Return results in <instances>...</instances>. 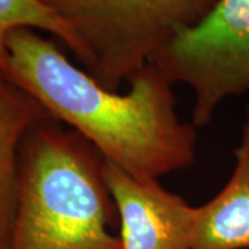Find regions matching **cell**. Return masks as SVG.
<instances>
[{
  "label": "cell",
  "mask_w": 249,
  "mask_h": 249,
  "mask_svg": "<svg viewBox=\"0 0 249 249\" xmlns=\"http://www.w3.org/2000/svg\"><path fill=\"white\" fill-rule=\"evenodd\" d=\"M122 249H193L196 206L160 180L139 178L104 160Z\"/></svg>",
  "instance_id": "obj_5"
},
{
  "label": "cell",
  "mask_w": 249,
  "mask_h": 249,
  "mask_svg": "<svg viewBox=\"0 0 249 249\" xmlns=\"http://www.w3.org/2000/svg\"><path fill=\"white\" fill-rule=\"evenodd\" d=\"M40 1L71 27L82 68L101 86L119 90L219 0Z\"/></svg>",
  "instance_id": "obj_3"
},
{
  "label": "cell",
  "mask_w": 249,
  "mask_h": 249,
  "mask_svg": "<svg viewBox=\"0 0 249 249\" xmlns=\"http://www.w3.org/2000/svg\"><path fill=\"white\" fill-rule=\"evenodd\" d=\"M229 181L196 206L193 249H249V119L242 124Z\"/></svg>",
  "instance_id": "obj_6"
},
{
  "label": "cell",
  "mask_w": 249,
  "mask_h": 249,
  "mask_svg": "<svg viewBox=\"0 0 249 249\" xmlns=\"http://www.w3.org/2000/svg\"><path fill=\"white\" fill-rule=\"evenodd\" d=\"M47 118L53 116L0 67V249L9 248L21 145L29 130Z\"/></svg>",
  "instance_id": "obj_7"
},
{
  "label": "cell",
  "mask_w": 249,
  "mask_h": 249,
  "mask_svg": "<svg viewBox=\"0 0 249 249\" xmlns=\"http://www.w3.org/2000/svg\"><path fill=\"white\" fill-rule=\"evenodd\" d=\"M151 62L191 90V124L206 126L224 101L249 93V0H219Z\"/></svg>",
  "instance_id": "obj_4"
},
{
  "label": "cell",
  "mask_w": 249,
  "mask_h": 249,
  "mask_svg": "<svg viewBox=\"0 0 249 249\" xmlns=\"http://www.w3.org/2000/svg\"><path fill=\"white\" fill-rule=\"evenodd\" d=\"M6 50L10 78L54 119L85 137L104 160L151 180L194 165L196 127L178 116L175 85L154 62L121 91L101 86L32 28L13 29Z\"/></svg>",
  "instance_id": "obj_1"
},
{
  "label": "cell",
  "mask_w": 249,
  "mask_h": 249,
  "mask_svg": "<svg viewBox=\"0 0 249 249\" xmlns=\"http://www.w3.org/2000/svg\"><path fill=\"white\" fill-rule=\"evenodd\" d=\"M104 178V158L54 118L24 139L16 212L7 249H122Z\"/></svg>",
  "instance_id": "obj_2"
},
{
  "label": "cell",
  "mask_w": 249,
  "mask_h": 249,
  "mask_svg": "<svg viewBox=\"0 0 249 249\" xmlns=\"http://www.w3.org/2000/svg\"><path fill=\"white\" fill-rule=\"evenodd\" d=\"M17 28H32L39 32H47L58 37L73 55L78 53V42L71 27L43 1L0 0V67L4 71L7 67L6 37Z\"/></svg>",
  "instance_id": "obj_8"
},
{
  "label": "cell",
  "mask_w": 249,
  "mask_h": 249,
  "mask_svg": "<svg viewBox=\"0 0 249 249\" xmlns=\"http://www.w3.org/2000/svg\"><path fill=\"white\" fill-rule=\"evenodd\" d=\"M247 118L249 119V103H248V106H247Z\"/></svg>",
  "instance_id": "obj_9"
}]
</instances>
